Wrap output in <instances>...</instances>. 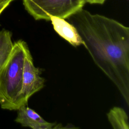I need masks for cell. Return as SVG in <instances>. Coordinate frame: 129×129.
<instances>
[{"label":"cell","instance_id":"cell-1","mask_svg":"<svg viewBox=\"0 0 129 129\" xmlns=\"http://www.w3.org/2000/svg\"><path fill=\"white\" fill-rule=\"evenodd\" d=\"M68 22L77 30L95 64L129 105V28L106 16L82 9Z\"/></svg>","mask_w":129,"mask_h":129},{"label":"cell","instance_id":"cell-2","mask_svg":"<svg viewBox=\"0 0 129 129\" xmlns=\"http://www.w3.org/2000/svg\"><path fill=\"white\" fill-rule=\"evenodd\" d=\"M26 42L19 40L14 43L12 53L0 69V106L3 109L18 110L22 78Z\"/></svg>","mask_w":129,"mask_h":129},{"label":"cell","instance_id":"cell-3","mask_svg":"<svg viewBox=\"0 0 129 129\" xmlns=\"http://www.w3.org/2000/svg\"><path fill=\"white\" fill-rule=\"evenodd\" d=\"M25 10L36 20L50 21V16L67 19L83 9L85 0H22Z\"/></svg>","mask_w":129,"mask_h":129},{"label":"cell","instance_id":"cell-4","mask_svg":"<svg viewBox=\"0 0 129 129\" xmlns=\"http://www.w3.org/2000/svg\"><path fill=\"white\" fill-rule=\"evenodd\" d=\"M41 69L35 67L28 46L25 49L22 87L19 96L20 107L27 104L29 98L44 86L45 79L40 76Z\"/></svg>","mask_w":129,"mask_h":129},{"label":"cell","instance_id":"cell-5","mask_svg":"<svg viewBox=\"0 0 129 129\" xmlns=\"http://www.w3.org/2000/svg\"><path fill=\"white\" fill-rule=\"evenodd\" d=\"M17 110L15 121L23 126L33 129H52L55 127V123L46 121L27 105L21 106Z\"/></svg>","mask_w":129,"mask_h":129},{"label":"cell","instance_id":"cell-6","mask_svg":"<svg viewBox=\"0 0 129 129\" xmlns=\"http://www.w3.org/2000/svg\"><path fill=\"white\" fill-rule=\"evenodd\" d=\"M50 21L55 31L71 45L77 47L83 45V42L75 27L64 19L50 17Z\"/></svg>","mask_w":129,"mask_h":129},{"label":"cell","instance_id":"cell-7","mask_svg":"<svg viewBox=\"0 0 129 129\" xmlns=\"http://www.w3.org/2000/svg\"><path fill=\"white\" fill-rule=\"evenodd\" d=\"M108 120L114 129H128V117L125 110L120 107L115 106L107 113Z\"/></svg>","mask_w":129,"mask_h":129},{"label":"cell","instance_id":"cell-8","mask_svg":"<svg viewBox=\"0 0 129 129\" xmlns=\"http://www.w3.org/2000/svg\"><path fill=\"white\" fill-rule=\"evenodd\" d=\"M12 33L3 29L0 31V69L9 59L13 49Z\"/></svg>","mask_w":129,"mask_h":129},{"label":"cell","instance_id":"cell-9","mask_svg":"<svg viewBox=\"0 0 129 129\" xmlns=\"http://www.w3.org/2000/svg\"><path fill=\"white\" fill-rule=\"evenodd\" d=\"M15 0H6L0 3V15L4 11V10L7 8Z\"/></svg>","mask_w":129,"mask_h":129},{"label":"cell","instance_id":"cell-10","mask_svg":"<svg viewBox=\"0 0 129 129\" xmlns=\"http://www.w3.org/2000/svg\"><path fill=\"white\" fill-rule=\"evenodd\" d=\"M107 0H85L86 3H89L90 4H103Z\"/></svg>","mask_w":129,"mask_h":129},{"label":"cell","instance_id":"cell-11","mask_svg":"<svg viewBox=\"0 0 129 129\" xmlns=\"http://www.w3.org/2000/svg\"><path fill=\"white\" fill-rule=\"evenodd\" d=\"M5 1H6V0H0V3H1V2H2Z\"/></svg>","mask_w":129,"mask_h":129},{"label":"cell","instance_id":"cell-12","mask_svg":"<svg viewBox=\"0 0 129 129\" xmlns=\"http://www.w3.org/2000/svg\"></svg>","mask_w":129,"mask_h":129}]
</instances>
